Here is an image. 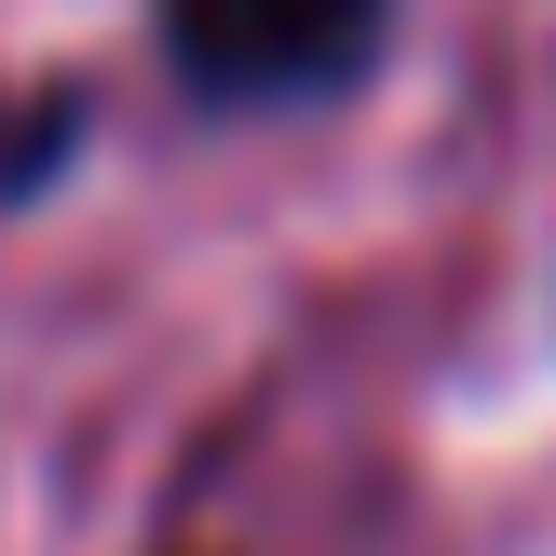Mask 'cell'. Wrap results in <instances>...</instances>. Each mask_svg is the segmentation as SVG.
Masks as SVG:
<instances>
[{"label":"cell","mask_w":556,"mask_h":556,"mask_svg":"<svg viewBox=\"0 0 556 556\" xmlns=\"http://www.w3.org/2000/svg\"><path fill=\"white\" fill-rule=\"evenodd\" d=\"M394 0H177L163 41H177V81L217 109H299L340 96L353 68L380 54Z\"/></svg>","instance_id":"cell-1"}]
</instances>
